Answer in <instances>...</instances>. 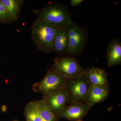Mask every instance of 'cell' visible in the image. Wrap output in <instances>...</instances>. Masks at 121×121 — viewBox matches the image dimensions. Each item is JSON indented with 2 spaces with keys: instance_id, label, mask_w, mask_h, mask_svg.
Here are the masks:
<instances>
[{
  "instance_id": "6da1fadb",
  "label": "cell",
  "mask_w": 121,
  "mask_h": 121,
  "mask_svg": "<svg viewBox=\"0 0 121 121\" xmlns=\"http://www.w3.org/2000/svg\"><path fill=\"white\" fill-rule=\"evenodd\" d=\"M37 19L44 21L58 29L66 28L73 22L71 13L64 5L54 3L43 8L32 10Z\"/></svg>"
},
{
  "instance_id": "7a4b0ae2",
  "label": "cell",
  "mask_w": 121,
  "mask_h": 121,
  "mask_svg": "<svg viewBox=\"0 0 121 121\" xmlns=\"http://www.w3.org/2000/svg\"><path fill=\"white\" fill-rule=\"evenodd\" d=\"M58 29L43 20H35L31 26V34L37 49L47 54L51 53L52 43Z\"/></svg>"
},
{
  "instance_id": "3957f363",
  "label": "cell",
  "mask_w": 121,
  "mask_h": 121,
  "mask_svg": "<svg viewBox=\"0 0 121 121\" xmlns=\"http://www.w3.org/2000/svg\"><path fill=\"white\" fill-rule=\"evenodd\" d=\"M68 79L55 72L48 69L43 80L35 83L33 89L36 92H40L43 98L50 95L64 90Z\"/></svg>"
},
{
  "instance_id": "277c9868",
  "label": "cell",
  "mask_w": 121,
  "mask_h": 121,
  "mask_svg": "<svg viewBox=\"0 0 121 121\" xmlns=\"http://www.w3.org/2000/svg\"><path fill=\"white\" fill-rule=\"evenodd\" d=\"M67 31L68 46L66 55H77L82 52L86 44V31L82 26L72 22L68 26Z\"/></svg>"
},
{
  "instance_id": "5b68a950",
  "label": "cell",
  "mask_w": 121,
  "mask_h": 121,
  "mask_svg": "<svg viewBox=\"0 0 121 121\" xmlns=\"http://www.w3.org/2000/svg\"><path fill=\"white\" fill-rule=\"evenodd\" d=\"M50 69L68 79L80 77L84 73V69L74 57L65 56L57 58Z\"/></svg>"
},
{
  "instance_id": "8992f818",
  "label": "cell",
  "mask_w": 121,
  "mask_h": 121,
  "mask_svg": "<svg viewBox=\"0 0 121 121\" xmlns=\"http://www.w3.org/2000/svg\"><path fill=\"white\" fill-rule=\"evenodd\" d=\"M91 86L84 74L73 78L68 79L64 90L69 98V103H84L87 93Z\"/></svg>"
},
{
  "instance_id": "52a82bcc",
  "label": "cell",
  "mask_w": 121,
  "mask_h": 121,
  "mask_svg": "<svg viewBox=\"0 0 121 121\" xmlns=\"http://www.w3.org/2000/svg\"><path fill=\"white\" fill-rule=\"evenodd\" d=\"M92 107L80 103H69L57 115L58 119H64L71 121H82Z\"/></svg>"
},
{
  "instance_id": "ba28073f",
  "label": "cell",
  "mask_w": 121,
  "mask_h": 121,
  "mask_svg": "<svg viewBox=\"0 0 121 121\" xmlns=\"http://www.w3.org/2000/svg\"><path fill=\"white\" fill-rule=\"evenodd\" d=\"M42 99L44 101L48 108L56 117L69 103V98L64 90L52 95L47 97L43 98Z\"/></svg>"
},
{
  "instance_id": "9c48e42d",
  "label": "cell",
  "mask_w": 121,
  "mask_h": 121,
  "mask_svg": "<svg viewBox=\"0 0 121 121\" xmlns=\"http://www.w3.org/2000/svg\"><path fill=\"white\" fill-rule=\"evenodd\" d=\"M84 75L90 86H109L108 75L102 68L91 67L84 69Z\"/></svg>"
},
{
  "instance_id": "30bf717a",
  "label": "cell",
  "mask_w": 121,
  "mask_h": 121,
  "mask_svg": "<svg viewBox=\"0 0 121 121\" xmlns=\"http://www.w3.org/2000/svg\"><path fill=\"white\" fill-rule=\"evenodd\" d=\"M109 86H91L87 93L84 103L93 107L107 99L109 94Z\"/></svg>"
},
{
  "instance_id": "8fae6325",
  "label": "cell",
  "mask_w": 121,
  "mask_h": 121,
  "mask_svg": "<svg viewBox=\"0 0 121 121\" xmlns=\"http://www.w3.org/2000/svg\"><path fill=\"white\" fill-rule=\"evenodd\" d=\"M106 57L109 67L121 65V43L119 39H112L107 48Z\"/></svg>"
},
{
  "instance_id": "7c38bea8",
  "label": "cell",
  "mask_w": 121,
  "mask_h": 121,
  "mask_svg": "<svg viewBox=\"0 0 121 121\" xmlns=\"http://www.w3.org/2000/svg\"><path fill=\"white\" fill-rule=\"evenodd\" d=\"M68 46L67 27L59 29L52 43V52L66 55Z\"/></svg>"
},
{
  "instance_id": "4fadbf2b",
  "label": "cell",
  "mask_w": 121,
  "mask_h": 121,
  "mask_svg": "<svg viewBox=\"0 0 121 121\" xmlns=\"http://www.w3.org/2000/svg\"><path fill=\"white\" fill-rule=\"evenodd\" d=\"M24 1L23 0H0L12 22L17 21L19 19Z\"/></svg>"
},
{
  "instance_id": "5bb4252c",
  "label": "cell",
  "mask_w": 121,
  "mask_h": 121,
  "mask_svg": "<svg viewBox=\"0 0 121 121\" xmlns=\"http://www.w3.org/2000/svg\"><path fill=\"white\" fill-rule=\"evenodd\" d=\"M37 110L42 121H58L55 115L51 111L43 99L38 101Z\"/></svg>"
},
{
  "instance_id": "9a60e30c",
  "label": "cell",
  "mask_w": 121,
  "mask_h": 121,
  "mask_svg": "<svg viewBox=\"0 0 121 121\" xmlns=\"http://www.w3.org/2000/svg\"><path fill=\"white\" fill-rule=\"evenodd\" d=\"M37 100L29 102L25 108V116L26 121H42L37 108Z\"/></svg>"
},
{
  "instance_id": "2e32d148",
  "label": "cell",
  "mask_w": 121,
  "mask_h": 121,
  "mask_svg": "<svg viewBox=\"0 0 121 121\" xmlns=\"http://www.w3.org/2000/svg\"><path fill=\"white\" fill-rule=\"evenodd\" d=\"M12 23L4 7L0 2V24H8Z\"/></svg>"
},
{
  "instance_id": "e0dca14e",
  "label": "cell",
  "mask_w": 121,
  "mask_h": 121,
  "mask_svg": "<svg viewBox=\"0 0 121 121\" xmlns=\"http://www.w3.org/2000/svg\"><path fill=\"white\" fill-rule=\"evenodd\" d=\"M84 0H71L70 1V4L73 7H76L81 4Z\"/></svg>"
},
{
  "instance_id": "ac0fdd59",
  "label": "cell",
  "mask_w": 121,
  "mask_h": 121,
  "mask_svg": "<svg viewBox=\"0 0 121 121\" xmlns=\"http://www.w3.org/2000/svg\"><path fill=\"white\" fill-rule=\"evenodd\" d=\"M13 121H19L17 119H15Z\"/></svg>"
}]
</instances>
